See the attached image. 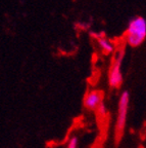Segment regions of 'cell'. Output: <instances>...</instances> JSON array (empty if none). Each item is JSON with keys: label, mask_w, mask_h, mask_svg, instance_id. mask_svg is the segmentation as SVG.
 Returning a JSON list of instances; mask_svg holds the SVG:
<instances>
[{"label": "cell", "mask_w": 146, "mask_h": 148, "mask_svg": "<svg viewBox=\"0 0 146 148\" xmlns=\"http://www.w3.org/2000/svg\"><path fill=\"white\" fill-rule=\"evenodd\" d=\"M126 41L130 46L137 47L146 38V20L142 16L131 18L126 30Z\"/></svg>", "instance_id": "cell-1"}, {"label": "cell", "mask_w": 146, "mask_h": 148, "mask_svg": "<svg viewBox=\"0 0 146 148\" xmlns=\"http://www.w3.org/2000/svg\"><path fill=\"white\" fill-rule=\"evenodd\" d=\"M124 57H125V49H116L112 66L110 69V73H108V83L114 88H120L123 83L124 77L123 73H122V65H123Z\"/></svg>", "instance_id": "cell-2"}, {"label": "cell", "mask_w": 146, "mask_h": 148, "mask_svg": "<svg viewBox=\"0 0 146 148\" xmlns=\"http://www.w3.org/2000/svg\"><path fill=\"white\" fill-rule=\"evenodd\" d=\"M129 103H130V92L128 90H124L120 96L119 104H118V116L116 123V132L118 135H121L125 130L128 117Z\"/></svg>", "instance_id": "cell-3"}, {"label": "cell", "mask_w": 146, "mask_h": 148, "mask_svg": "<svg viewBox=\"0 0 146 148\" xmlns=\"http://www.w3.org/2000/svg\"><path fill=\"white\" fill-rule=\"evenodd\" d=\"M103 102L102 92L98 90H90L86 92L84 97V107L88 110L95 111L97 107Z\"/></svg>", "instance_id": "cell-4"}, {"label": "cell", "mask_w": 146, "mask_h": 148, "mask_svg": "<svg viewBox=\"0 0 146 148\" xmlns=\"http://www.w3.org/2000/svg\"><path fill=\"white\" fill-rule=\"evenodd\" d=\"M97 42H98V45L100 47V49L102 51L103 53L105 55H110V53H112L116 51V45L114 43L107 37L103 35V36L97 38Z\"/></svg>", "instance_id": "cell-5"}, {"label": "cell", "mask_w": 146, "mask_h": 148, "mask_svg": "<svg viewBox=\"0 0 146 148\" xmlns=\"http://www.w3.org/2000/svg\"><path fill=\"white\" fill-rule=\"evenodd\" d=\"M96 114H97V116H98L99 118H105L106 116H107L108 114V109H107V106L104 104V103H101L100 105H99L98 107H97V109H96Z\"/></svg>", "instance_id": "cell-6"}, {"label": "cell", "mask_w": 146, "mask_h": 148, "mask_svg": "<svg viewBox=\"0 0 146 148\" xmlns=\"http://www.w3.org/2000/svg\"><path fill=\"white\" fill-rule=\"evenodd\" d=\"M79 147V138L76 135H73L69 138L66 142V148H78Z\"/></svg>", "instance_id": "cell-7"}]
</instances>
